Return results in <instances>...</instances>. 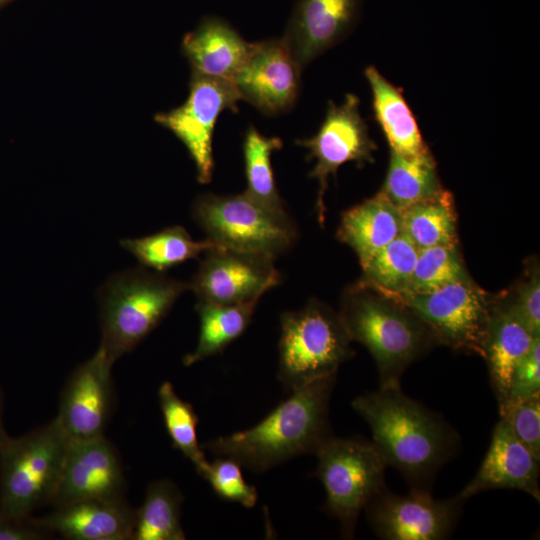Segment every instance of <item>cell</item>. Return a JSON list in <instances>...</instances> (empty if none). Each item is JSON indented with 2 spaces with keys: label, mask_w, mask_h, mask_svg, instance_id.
<instances>
[{
  "label": "cell",
  "mask_w": 540,
  "mask_h": 540,
  "mask_svg": "<svg viewBox=\"0 0 540 540\" xmlns=\"http://www.w3.org/2000/svg\"><path fill=\"white\" fill-rule=\"evenodd\" d=\"M418 253L415 244L401 233L362 267L360 280L403 296L409 292Z\"/></svg>",
  "instance_id": "29"
},
{
  "label": "cell",
  "mask_w": 540,
  "mask_h": 540,
  "mask_svg": "<svg viewBox=\"0 0 540 540\" xmlns=\"http://www.w3.org/2000/svg\"><path fill=\"white\" fill-rule=\"evenodd\" d=\"M188 289L187 282L143 268L115 273L99 292V347L115 363L160 324Z\"/></svg>",
  "instance_id": "4"
},
{
  "label": "cell",
  "mask_w": 540,
  "mask_h": 540,
  "mask_svg": "<svg viewBox=\"0 0 540 540\" xmlns=\"http://www.w3.org/2000/svg\"><path fill=\"white\" fill-rule=\"evenodd\" d=\"M252 44L245 41L228 23L212 17L185 36L183 51L193 72L232 81L248 58Z\"/></svg>",
  "instance_id": "21"
},
{
  "label": "cell",
  "mask_w": 540,
  "mask_h": 540,
  "mask_svg": "<svg viewBox=\"0 0 540 540\" xmlns=\"http://www.w3.org/2000/svg\"><path fill=\"white\" fill-rule=\"evenodd\" d=\"M443 190L435 160L426 151L418 155L390 152V160L379 193L400 210L432 197Z\"/></svg>",
  "instance_id": "25"
},
{
  "label": "cell",
  "mask_w": 540,
  "mask_h": 540,
  "mask_svg": "<svg viewBox=\"0 0 540 540\" xmlns=\"http://www.w3.org/2000/svg\"><path fill=\"white\" fill-rule=\"evenodd\" d=\"M338 313L351 341L372 355L379 387L400 386L405 370L438 344L400 297L360 279L344 290Z\"/></svg>",
  "instance_id": "3"
},
{
  "label": "cell",
  "mask_w": 540,
  "mask_h": 540,
  "mask_svg": "<svg viewBox=\"0 0 540 540\" xmlns=\"http://www.w3.org/2000/svg\"><path fill=\"white\" fill-rule=\"evenodd\" d=\"M241 466L234 460L217 457L209 462L202 477L222 499L236 502L245 508L254 507L258 493L243 477Z\"/></svg>",
  "instance_id": "33"
},
{
  "label": "cell",
  "mask_w": 540,
  "mask_h": 540,
  "mask_svg": "<svg viewBox=\"0 0 540 540\" xmlns=\"http://www.w3.org/2000/svg\"><path fill=\"white\" fill-rule=\"evenodd\" d=\"M401 233L402 210L378 192L342 213L336 236L363 267Z\"/></svg>",
  "instance_id": "22"
},
{
  "label": "cell",
  "mask_w": 540,
  "mask_h": 540,
  "mask_svg": "<svg viewBox=\"0 0 540 540\" xmlns=\"http://www.w3.org/2000/svg\"><path fill=\"white\" fill-rule=\"evenodd\" d=\"M183 496L170 480L149 484L142 505L135 510L133 540H184L181 525Z\"/></svg>",
  "instance_id": "27"
},
{
  "label": "cell",
  "mask_w": 540,
  "mask_h": 540,
  "mask_svg": "<svg viewBox=\"0 0 540 540\" xmlns=\"http://www.w3.org/2000/svg\"><path fill=\"white\" fill-rule=\"evenodd\" d=\"M283 142L279 137H266L255 127L250 126L243 141V157L247 187L245 192L277 210H285L273 175L271 155L281 149Z\"/></svg>",
  "instance_id": "30"
},
{
  "label": "cell",
  "mask_w": 540,
  "mask_h": 540,
  "mask_svg": "<svg viewBox=\"0 0 540 540\" xmlns=\"http://www.w3.org/2000/svg\"><path fill=\"white\" fill-rule=\"evenodd\" d=\"M113 362L99 347L70 374L62 390L55 418L69 440L104 435L114 405Z\"/></svg>",
  "instance_id": "14"
},
{
  "label": "cell",
  "mask_w": 540,
  "mask_h": 540,
  "mask_svg": "<svg viewBox=\"0 0 540 540\" xmlns=\"http://www.w3.org/2000/svg\"><path fill=\"white\" fill-rule=\"evenodd\" d=\"M69 438L56 419L0 448V513L28 517L53 504Z\"/></svg>",
  "instance_id": "6"
},
{
  "label": "cell",
  "mask_w": 540,
  "mask_h": 540,
  "mask_svg": "<svg viewBox=\"0 0 540 540\" xmlns=\"http://www.w3.org/2000/svg\"><path fill=\"white\" fill-rule=\"evenodd\" d=\"M315 454L325 509L340 522L343 537L352 538L361 511L386 487L387 465L372 441L359 437L332 435Z\"/></svg>",
  "instance_id": "8"
},
{
  "label": "cell",
  "mask_w": 540,
  "mask_h": 540,
  "mask_svg": "<svg viewBox=\"0 0 540 540\" xmlns=\"http://www.w3.org/2000/svg\"><path fill=\"white\" fill-rule=\"evenodd\" d=\"M259 301L239 304H210L197 302L200 331L195 349L183 358L185 366L222 352L240 337L249 326Z\"/></svg>",
  "instance_id": "24"
},
{
  "label": "cell",
  "mask_w": 540,
  "mask_h": 540,
  "mask_svg": "<svg viewBox=\"0 0 540 540\" xmlns=\"http://www.w3.org/2000/svg\"><path fill=\"white\" fill-rule=\"evenodd\" d=\"M51 535L30 516L13 517L0 513V540H41Z\"/></svg>",
  "instance_id": "37"
},
{
  "label": "cell",
  "mask_w": 540,
  "mask_h": 540,
  "mask_svg": "<svg viewBox=\"0 0 540 540\" xmlns=\"http://www.w3.org/2000/svg\"><path fill=\"white\" fill-rule=\"evenodd\" d=\"M192 217L217 246L273 258L287 252L298 237L286 210L268 207L245 191L236 195L203 194L192 206Z\"/></svg>",
  "instance_id": "7"
},
{
  "label": "cell",
  "mask_w": 540,
  "mask_h": 540,
  "mask_svg": "<svg viewBox=\"0 0 540 540\" xmlns=\"http://www.w3.org/2000/svg\"><path fill=\"white\" fill-rule=\"evenodd\" d=\"M158 400L164 425L173 447L189 459L197 473L202 476L209 461L198 443L199 420L193 406L182 400L168 381L160 385Z\"/></svg>",
  "instance_id": "31"
},
{
  "label": "cell",
  "mask_w": 540,
  "mask_h": 540,
  "mask_svg": "<svg viewBox=\"0 0 540 540\" xmlns=\"http://www.w3.org/2000/svg\"><path fill=\"white\" fill-rule=\"evenodd\" d=\"M469 278L471 277L458 245H437L420 249L407 294L430 292Z\"/></svg>",
  "instance_id": "32"
},
{
  "label": "cell",
  "mask_w": 540,
  "mask_h": 540,
  "mask_svg": "<svg viewBox=\"0 0 540 540\" xmlns=\"http://www.w3.org/2000/svg\"><path fill=\"white\" fill-rule=\"evenodd\" d=\"M121 246L130 252L141 265L164 272L189 259L216 247L209 239L196 241L182 226L167 227L155 234L123 239Z\"/></svg>",
  "instance_id": "28"
},
{
  "label": "cell",
  "mask_w": 540,
  "mask_h": 540,
  "mask_svg": "<svg viewBox=\"0 0 540 540\" xmlns=\"http://www.w3.org/2000/svg\"><path fill=\"white\" fill-rule=\"evenodd\" d=\"M240 100L242 97L232 81L193 72L185 103L155 117L159 124L171 130L184 144L201 184H207L212 179V139L217 119L224 110L237 112Z\"/></svg>",
  "instance_id": "11"
},
{
  "label": "cell",
  "mask_w": 540,
  "mask_h": 540,
  "mask_svg": "<svg viewBox=\"0 0 540 540\" xmlns=\"http://www.w3.org/2000/svg\"><path fill=\"white\" fill-rule=\"evenodd\" d=\"M457 495L436 499L430 490L410 489L401 495L386 487L365 507L368 522L384 540H443L449 538L462 514Z\"/></svg>",
  "instance_id": "12"
},
{
  "label": "cell",
  "mask_w": 540,
  "mask_h": 540,
  "mask_svg": "<svg viewBox=\"0 0 540 540\" xmlns=\"http://www.w3.org/2000/svg\"><path fill=\"white\" fill-rule=\"evenodd\" d=\"M33 521L69 540H133L135 510L125 499L79 500L55 506Z\"/></svg>",
  "instance_id": "20"
},
{
  "label": "cell",
  "mask_w": 540,
  "mask_h": 540,
  "mask_svg": "<svg viewBox=\"0 0 540 540\" xmlns=\"http://www.w3.org/2000/svg\"><path fill=\"white\" fill-rule=\"evenodd\" d=\"M539 463L502 418L496 423L487 453L473 479L457 494L467 500L494 489H516L540 501Z\"/></svg>",
  "instance_id": "17"
},
{
  "label": "cell",
  "mask_w": 540,
  "mask_h": 540,
  "mask_svg": "<svg viewBox=\"0 0 540 540\" xmlns=\"http://www.w3.org/2000/svg\"><path fill=\"white\" fill-rule=\"evenodd\" d=\"M359 104L354 94H347L341 104L330 101L316 134L296 141L308 151V159L315 160L309 177L319 183L315 210L321 227L325 222L324 195L330 176H336L339 167L348 162L358 166L373 162L377 146L369 136Z\"/></svg>",
  "instance_id": "10"
},
{
  "label": "cell",
  "mask_w": 540,
  "mask_h": 540,
  "mask_svg": "<svg viewBox=\"0 0 540 540\" xmlns=\"http://www.w3.org/2000/svg\"><path fill=\"white\" fill-rule=\"evenodd\" d=\"M352 407L368 424L386 465L397 469L410 489L430 490L436 473L459 448L457 432L400 386L360 395Z\"/></svg>",
  "instance_id": "1"
},
{
  "label": "cell",
  "mask_w": 540,
  "mask_h": 540,
  "mask_svg": "<svg viewBox=\"0 0 540 540\" xmlns=\"http://www.w3.org/2000/svg\"><path fill=\"white\" fill-rule=\"evenodd\" d=\"M124 491L119 454L104 435L69 441L54 506L90 499L121 500Z\"/></svg>",
  "instance_id": "16"
},
{
  "label": "cell",
  "mask_w": 540,
  "mask_h": 540,
  "mask_svg": "<svg viewBox=\"0 0 540 540\" xmlns=\"http://www.w3.org/2000/svg\"><path fill=\"white\" fill-rule=\"evenodd\" d=\"M336 375L291 392L263 420L243 431L215 438L201 448L263 473L293 457L316 453L332 436L329 404Z\"/></svg>",
  "instance_id": "2"
},
{
  "label": "cell",
  "mask_w": 540,
  "mask_h": 540,
  "mask_svg": "<svg viewBox=\"0 0 540 540\" xmlns=\"http://www.w3.org/2000/svg\"><path fill=\"white\" fill-rule=\"evenodd\" d=\"M10 437L7 435L2 420V400L0 395V448L8 441Z\"/></svg>",
  "instance_id": "38"
},
{
  "label": "cell",
  "mask_w": 540,
  "mask_h": 540,
  "mask_svg": "<svg viewBox=\"0 0 540 540\" xmlns=\"http://www.w3.org/2000/svg\"><path fill=\"white\" fill-rule=\"evenodd\" d=\"M402 233L419 250L437 245H458L457 212L452 194L443 189L403 209Z\"/></svg>",
  "instance_id": "26"
},
{
  "label": "cell",
  "mask_w": 540,
  "mask_h": 540,
  "mask_svg": "<svg viewBox=\"0 0 540 540\" xmlns=\"http://www.w3.org/2000/svg\"><path fill=\"white\" fill-rule=\"evenodd\" d=\"M507 293L531 331L540 336V268L536 257L525 262L521 278Z\"/></svg>",
  "instance_id": "35"
},
{
  "label": "cell",
  "mask_w": 540,
  "mask_h": 540,
  "mask_svg": "<svg viewBox=\"0 0 540 540\" xmlns=\"http://www.w3.org/2000/svg\"><path fill=\"white\" fill-rule=\"evenodd\" d=\"M499 414L519 442L540 460V394L509 401Z\"/></svg>",
  "instance_id": "34"
},
{
  "label": "cell",
  "mask_w": 540,
  "mask_h": 540,
  "mask_svg": "<svg viewBox=\"0 0 540 540\" xmlns=\"http://www.w3.org/2000/svg\"><path fill=\"white\" fill-rule=\"evenodd\" d=\"M339 313L311 299L301 309L280 316L278 379L290 392L337 374L354 355Z\"/></svg>",
  "instance_id": "5"
},
{
  "label": "cell",
  "mask_w": 540,
  "mask_h": 540,
  "mask_svg": "<svg viewBox=\"0 0 540 540\" xmlns=\"http://www.w3.org/2000/svg\"><path fill=\"white\" fill-rule=\"evenodd\" d=\"M537 394H540V337L515 366L507 403Z\"/></svg>",
  "instance_id": "36"
},
{
  "label": "cell",
  "mask_w": 540,
  "mask_h": 540,
  "mask_svg": "<svg viewBox=\"0 0 540 540\" xmlns=\"http://www.w3.org/2000/svg\"><path fill=\"white\" fill-rule=\"evenodd\" d=\"M365 77L371 89L375 120L390 149L404 155H418L428 151L417 121L400 89L375 67H367Z\"/></svg>",
  "instance_id": "23"
},
{
  "label": "cell",
  "mask_w": 540,
  "mask_h": 540,
  "mask_svg": "<svg viewBox=\"0 0 540 540\" xmlns=\"http://www.w3.org/2000/svg\"><path fill=\"white\" fill-rule=\"evenodd\" d=\"M359 3L360 0H298L282 39L302 68L348 33Z\"/></svg>",
  "instance_id": "18"
},
{
  "label": "cell",
  "mask_w": 540,
  "mask_h": 540,
  "mask_svg": "<svg viewBox=\"0 0 540 540\" xmlns=\"http://www.w3.org/2000/svg\"><path fill=\"white\" fill-rule=\"evenodd\" d=\"M188 282L197 302L239 304L254 301L281 282L273 257L216 246L204 253Z\"/></svg>",
  "instance_id": "13"
},
{
  "label": "cell",
  "mask_w": 540,
  "mask_h": 540,
  "mask_svg": "<svg viewBox=\"0 0 540 540\" xmlns=\"http://www.w3.org/2000/svg\"><path fill=\"white\" fill-rule=\"evenodd\" d=\"M400 298L425 322L438 344L483 358L493 295L472 278Z\"/></svg>",
  "instance_id": "9"
},
{
  "label": "cell",
  "mask_w": 540,
  "mask_h": 540,
  "mask_svg": "<svg viewBox=\"0 0 540 540\" xmlns=\"http://www.w3.org/2000/svg\"><path fill=\"white\" fill-rule=\"evenodd\" d=\"M301 69L283 39L265 40L252 44L232 82L242 100L267 115H276L296 102Z\"/></svg>",
  "instance_id": "15"
},
{
  "label": "cell",
  "mask_w": 540,
  "mask_h": 540,
  "mask_svg": "<svg viewBox=\"0 0 540 540\" xmlns=\"http://www.w3.org/2000/svg\"><path fill=\"white\" fill-rule=\"evenodd\" d=\"M538 337L519 314L507 290L493 295L483 358L499 410L508 401L515 366Z\"/></svg>",
  "instance_id": "19"
}]
</instances>
